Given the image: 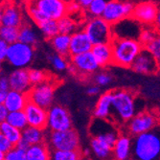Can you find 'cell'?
<instances>
[{
	"instance_id": "obj_1",
	"label": "cell",
	"mask_w": 160,
	"mask_h": 160,
	"mask_svg": "<svg viewBox=\"0 0 160 160\" xmlns=\"http://www.w3.org/2000/svg\"><path fill=\"white\" fill-rule=\"evenodd\" d=\"M132 156L135 160H160L159 128L133 138Z\"/></svg>"
},
{
	"instance_id": "obj_2",
	"label": "cell",
	"mask_w": 160,
	"mask_h": 160,
	"mask_svg": "<svg viewBox=\"0 0 160 160\" xmlns=\"http://www.w3.org/2000/svg\"><path fill=\"white\" fill-rule=\"evenodd\" d=\"M113 64L121 67H132L137 56L145 48L137 39L113 38L111 41Z\"/></svg>"
},
{
	"instance_id": "obj_3",
	"label": "cell",
	"mask_w": 160,
	"mask_h": 160,
	"mask_svg": "<svg viewBox=\"0 0 160 160\" xmlns=\"http://www.w3.org/2000/svg\"><path fill=\"white\" fill-rule=\"evenodd\" d=\"M136 115L134 94L130 90L118 89L113 92L111 122H129Z\"/></svg>"
},
{
	"instance_id": "obj_4",
	"label": "cell",
	"mask_w": 160,
	"mask_h": 160,
	"mask_svg": "<svg viewBox=\"0 0 160 160\" xmlns=\"http://www.w3.org/2000/svg\"><path fill=\"white\" fill-rule=\"evenodd\" d=\"M83 31L90 38L93 45L111 43L113 40L112 25L107 22L103 18H93L86 21Z\"/></svg>"
},
{
	"instance_id": "obj_5",
	"label": "cell",
	"mask_w": 160,
	"mask_h": 160,
	"mask_svg": "<svg viewBox=\"0 0 160 160\" xmlns=\"http://www.w3.org/2000/svg\"><path fill=\"white\" fill-rule=\"evenodd\" d=\"M34 47L18 41L9 46L6 61L17 69H26L34 58Z\"/></svg>"
},
{
	"instance_id": "obj_6",
	"label": "cell",
	"mask_w": 160,
	"mask_h": 160,
	"mask_svg": "<svg viewBox=\"0 0 160 160\" xmlns=\"http://www.w3.org/2000/svg\"><path fill=\"white\" fill-rule=\"evenodd\" d=\"M135 5L136 4L130 1H117V0L108 1L106 10L102 18L113 26L132 17Z\"/></svg>"
},
{
	"instance_id": "obj_7",
	"label": "cell",
	"mask_w": 160,
	"mask_h": 160,
	"mask_svg": "<svg viewBox=\"0 0 160 160\" xmlns=\"http://www.w3.org/2000/svg\"><path fill=\"white\" fill-rule=\"evenodd\" d=\"M49 144L54 151H80V139L75 129L64 132H52Z\"/></svg>"
},
{
	"instance_id": "obj_8",
	"label": "cell",
	"mask_w": 160,
	"mask_h": 160,
	"mask_svg": "<svg viewBox=\"0 0 160 160\" xmlns=\"http://www.w3.org/2000/svg\"><path fill=\"white\" fill-rule=\"evenodd\" d=\"M89 133L92 138L103 140L112 148L120 136L119 132L113 125V122L97 118H95L89 125Z\"/></svg>"
},
{
	"instance_id": "obj_9",
	"label": "cell",
	"mask_w": 160,
	"mask_h": 160,
	"mask_svg": "<svg viewBox=\"0 0 160 160\" xmlns=\"http://www.w3.org/2000/svg\"><path fill=\"white\" fill-rule=\"evenodd\" d=\"M55 93V85L49 81H45L32 87L27 95L29 102L48 110L53 104Z\"/></svg>"
},
{
	"instance_id": "obj_10",
	"label": "cell",
	"mask_w": 160,
	"mask_h": 160,
	"mask_svg": "<svg viewBox=\"0 0 160 160\" xmlns=\"http://www.w3.org/2000/svg\"><path fill=\"white\" fill-rule=\"evenodd\" d=\"M157 122L158 120L154 113L150 111L140 112L128 122V130L130 134L135 137L154 129Z\"/></svg>"
},
{
	"instance_id": "obj_11",
	"label": "cell",
	"mask_w": 160,
	"mask_h": 160,
	"mask_svg": "<svg viewBox=\"0 0 160 160\" xmlns=\"http://www.w3.org/2000/svg\"><path fill=\"white\" fill-rule=\"evenodd\" d=\"M47 127L52 132H64L72 128V120L69 111L61 105L52 106L48 109Z\"/></svg>"
},
{
	"instance_id": "obj_12",
	"label": "cell",
	"mask_w": 160,
	"mask_h": 160,
	"mask_svg": "<svg viewBox=\"0 0 160 160\" xmlns=\"http://www.w3.org/2000/svg\"><path fill=\"white\" fill-rule=\"evenodd\" d=\"M34 3L45 18L50 20L59 21L68 13L67 2L62 0H38Z\"/></svg>"
},
{
	"instance_id": "obj_13",
	"label": "cell",
	"mask_w": 160,
	"mask_h": 160,
	"mask_svg": "<svg viewBox=\"0 0 160 160\" xmlns=\"http://www.w3.org/2000/svg\"><path fill=\"white\" fill-rule=\"evenodd\" d=\"M143 28L138 21L132 18H128L112 26L113 38L139 40Z\"/></svg>"
},
{
	"instance_id": "obj_14",
	"label": "cell",
	"mask_w": 160,
	"mask_h": 160,
	"mask_svg": "<svg viewBox=\"0 0 160 160\" xmlns=\"http://www.w3.org/2000/svg\"><path fill=\"white\" fill-rule=\"evenodd\" d=\"M159 7L154 2L137 3L132 14V18L138 21L141 25L153 26Z\"/></svg>"
},
{
	"instance_id": "obj_15",
	"label": "cell",
	"mask_w": 160,
	"mask_h": 160,
	"mask_svg": "<svg viewBox=\"0 0 160 160\" xmlns=\"http://www.w3.org/2000/svg\"><path fill=\"white\" fill-rule=\"evenodd\" d=\"M70 64L75 68V74L82 76L94 73L100 67L91 52L70 57Z\"/></svg>"
},
{
	"instance_id": "obj_16",
	"label": "cell",
	"mask_w": 160,
	"mask_h": 160,
	"mask_svg": "<svg viewBox=\"0 0 160 160\" xmlns=\"http://www.w3.org/2000/svg\"><path fill=\"white\" fill-rule=\"evenodd\" d=\"M159 66L160 65L154 59V57L146 48H144L137 56L136 60L132 65V68L139 74L151 75L156 73Z\"/></svg>"
},
{
	"instance_id": "obj_17",
	"label": "cell",
	"mask_w": 160,
	"mask_h": 160,
	"mask_svg": "<svg viewBox=\"0 0 160 160\" xmlns=\"http://www.w3.org/2000/svg\"><path fill=\"white\" fill-rule=\"evenodd\" d=\"M24 112L26 114L28 126L43 129L47 127L48 122V110L42 108L32 102L27 104Z\"/></svg>"
},
{
	"instance_id": "obj_18",
	"label": "cell",
	"mask_w": 160,
	"mask_h": 160,
	"mask_svg": "<svg viewBox=\"0 0 160 160\" xmlns=\"http://www.w3.org/2000/svg\"><path fill=\"white\" fill-rule=\"evenodd\" d=\"M0 20L4 27L20 28L24 25L21 9L13 3L6 2V6L2 7Z\"/></svg>"
},
{
	"instance_id": "obj_19",
	"label": "cell",
	"mask_w": 160,
	"mask_h": 160,
	"mask_svg": "<svg viewBox=\"0 0 160 160\" xmlns=\"http://www.w3.org/2000/svg\"><path fill=\"white\" fill-rule=\"evenodd\" d=\"M11 90L28 94L32 89V83L29 77V70L16 69L8 76Z\"/></svg>"
},
{
	"instance_id": "obj_20",
	"label": "cell",
	"mask_w": 160,
	"mask_h": 160,
	"mask_svg": "<svg viewBox=\"0 0 160 160\" xmlns=\"http://www.w3.org/2000/svg\"><path fill=\"white\" fill-rule=\"evenodd\" d=\"M93 43L86 33L82 31H77L75 34L71 36L70 40V57L91 52L93 48Z\"/></svg>"
},
{
	"instance_id": "obj_21",
	"label": "cell",
	"mask_w": 160,
	"mask_h": 160,
	"mask_svg": "<svg viewBox=\"0 0 160 160\" xmlns=\"http://www.w3.org/2000/svg\"><path fill=\"white\" fill-rule=\"evenodd\" d=\"M112 101H113V92L107 91L103 93L95 106L93 114L97 119L109 120L111 121L112 116Z\"/></svg>"
},
{
	"instance_id": "obj_22",
	"label": "cell",
	"mask_w": 160,
	"mask_h": 160,
	"mask_svg": "<svg viewBox=\"0 0 160 160\" xmlns=\"http://www.w3.org/2000/svg\"><path fill=\"white\" fill-rule=\"evenodd\" d=\"M29 103L28 95L25 93L10 90L4 101L3 105L9 110V112L23 111Z\"/></svg>"
},
{
	"instance_id": "obj_23",
	"label": "cell",
	"mask_w": 160,
	"mask_h": 160,
	"mask_svg": "<svg viewBox=\"0 0 160 160\" xmlns=\"http://www.w3.org/2000/svg\"><path fill=\"white\" fill-rule=\"evenodd\" d=\"M130 154H132V140L128 135L120 134L113 147L114 160H127L130 158Z\"/></svg>"
},
{
	"instance_id": "obj_24",
	"label": "cell",
	"mask_w": 160,
	"mask_h": 160,
	"mask_svg": "<svg viewBox=\"0 0 160 160\" xmlns=\"http://www.w3.org/2000/svg\"><path fill=\"white\" fill-rule=\"evenodd\" d=\"M91 53L93 54L100 67H106L113 64V52L111 43L94 45Z\"/></svg>"
},
{
	"instance_id": "obj_25",
	"label": "cell",
	"mask_w": 160,
	"mask_h": 160,
	"mask_svg": "<svg viewBox=\"0 0 160 160\" xmlns=\"http://www.w3.org/2000/svg\"><path fill=\"white\" fill-rule=\"evenodd\" d=\"M70 40L71 36L59 34L50 39V44L58 55L62 57H70Z\"/></svg>"
},
{
	"instance_id": "obj_26",
	"label": "cell",
	"mask_w": 160,
	"mask_h": 160,
	"mask_svg": "<svg viewBox=\"0 0 160 160\" xmlns=\"http://www.w3.org/2000/svg\"><path fill=\"white\" fill-rule=\"evenodd\" d=\"M90 147L95 155L103 160H108L112 156L113 148L105 141L99 138H92L90 141Z\"/></svg>"
},
{
	"instance_id": "obj_27",
	"label": "cell",
	"mask_w": 160,
	"mask_h": 160,
	"mask_svg": "<svg viewBox=\"0 0 160 160\" xmlns=\"http://www.w3.org/2000/svg\"><path fill=\"white\" fill-rule=\"evenodd\" d=\"M27 160H51V153L44 143L31 146L27 151Z\"/></svg>"
},
{
	"instance_id": "obj_28",
	"label": "cell",
	"mask_w": 160,
	"mask_h": 160,
	"mask_svg": "<svg viewBox=\"0 0 160 160\" xmlns=\"http://www.w3.org/2000/svg\"><path fill=\"white\" fill-rule=\"evenodd\" d=\"M26 143H28L29 146H34V145L41 144L43 143V139H44V135H43L42 129L33 128V127H27L22 130V137Z\"/></svg>"
},
{
	"instance_id": "obj_29",
	"label": "cell",
	"mask_w": 160,
	"mask_h": 160,
	"mask_svg": "<svg viewBox=\"0 0 160 160\" xmlns=\"http://www.w3.org/2000/svg\"><path fill=\"white\" fill-rule=\"evenodd\" d=\"M0 132L10 142H12L14 146H17L18 143L21 140L22 132L14 127L11 126L7 122H2L0 124Z\"/></svg>"
},
{
	"instance_id": "obj_30",
	"label": "cell",
	"mask_w": 160,
	"mask_h": 160,
	"mask_svg": "<svg viewBox=\"0 0 160 160\" xmlns=\"http://www.w3.org/2000/svg\"><path fill=\"white\" fill-rule=\"evenodd\" d=\"M18 41L24 43V44H28L34 46L36 45L38 41V37L37 33L34 31V29L27 24H24L19 28V38Z\"/></svg>"
},
{
	"instance_id": "obj_31",
	"label": "cell",
	"mask_w": 160,
	"mask_h": 160,
	"mask_svg": "<svg viewBox=\"0 0 160 160\" xmlns=\"http://www.w3.org/2000/svg\"><path fill=\"white\" fill-rule=\"evenodd\" d=\"M5 122H7L8 124H10L11 126L14 127L16 128L21 130V132L28 127V121H27V117H26L24 110L10 112Z\"/></svg>"
},
{
	"instance_id": "obj_32",
	"label": "cell",
	"mask_w": 160,
	"mask_h": 160,
	"mask_svg": "<svg viewBox=\"0 0 160 160\" xmlns=\"http://www.w3.org/2000/svg\"><path fill=\"white\" fill-rule=\"evenodd\" d=\"M0 38H1V40L6 41L9 45L13 44V43L18 41L19 28L1 26V29H0Z\"/></svg>"
},
{
	"instance_id": "obj_33",
	"label": "cell",
	"mask_w": 160,
	"mask_h": 160,
	"mask_svg": "<svg viewBox=\"0 0 160 160\" xmlns=\"http://www.w3.org/2000/svg\"><path fill=\"white\" fill-rule=\"evenodd\" d=\"M38 27L40 29L41 33L49 40L60 34L59 24H58V21H56V20L48 19L45 22H43L42 24H40Z\"/></svg>"
},
{
	"instance_id": "obj_34",
	"label": "cell",
	"mask_w": 160,
	"mask_h": 160,
	"mask_svg": "<svg viewBox=\"0 0 160 160\" xmlns=\"http://www.w3.org/2000/svg\"><path fill=\"white\" fill-rule=\"evenodd\" d=\"M58 24H59V30H60V34L62 35H68V36H72L73 34H75L77 31V25L74 19H72L71 18H69L68 16L62 18V19H60L58 21Z\"/></svg>"
},
{
	"instance_id": "obj_35",
	"label": "cell",
	"mask_w": 160,
	"mask_h": 160,
	"mask_svg": "<svg viewBox=\"0 0 160 160\" xmlns=\"http://www.w3.org/2000/svg\"><path fill=\"white\" fill-rule=\"evenodd\" d=\"M107 4L108 1H106V0H92L88 9L86 10L87 13L90 16V18L103 17Z\"/></svg>"
},
{
	"instance_id": "obj_36",
	"label": "cell",
	"mask_w": 160,
	"mask_h": 160,
	"mask_svg": "<svg viewBox=\"0 0 160 160\" xmlns=\"http://www.w3.org/2000/svg\"><path fill=\"white\" fill-rule=\"evenodd\" d=\"M82 153L80 151H54L52 160H81Z\"/></svg>"
},
{
	"instance_id": "obj_37",
	"label": "cell",
	"mask_w": 160,
	"mask_h": 160,
	"mask_svg": "<svg viewBox=\"0 0 160 160\" xmlns=\"http://www.w3.org/2000/svg\"><path fill=\"white\" fill-rule=\"evenodd\" d=\"M157 35H158V32L155 30V28L153 26L144 27L141 32V35L139 37V41L144 47H146L156 38Z\"/></svg>"
},
{
	"instance_id": "obj_38",
	"label": "cell",
	"mask_w": 160,
	"mask_h": 160,
	"mask_svg": "<svg viewBox=\"0 0 160 160\" xmlns=\"http://www.w3.org/2000/svg\"><path fill=\"white\" fill-rule=\"evenodd\" d=\"M27 10H28V13L29 16H30V18L33 19V21L38 25L39 26L40 24H42L43 22H45L46 20H48L45 16L43 14L40 10L36 6V4L33 2H30L28 3V6H27Z\"/></svg>"
},
{
	"instance_id": "obj_39",
	"label": "cell",
	"mask_w": 160,
	"mask_h": 160,
	"mask_svg": "<svg viewBox=\"0 0 160 160\" xmlns=\"http://www.w3.org/2000/svg\"><path fill=\"white\" fill-rule=\"evenodd\" d=\"M48 60L57 71H63L65 69H68L69 67V63L66 61V58L61 55H49Z\"/></svg>"
},
{
	"instance_id": "obj_40",
	"label": "cell",
	"mask_w": 160,
	"mask_h": 160,
	"mask_svg": "<svg viewBox=\"0 0 160 160\" xmlns=\"http://www.w3.org/2000/svg\"><path fill=\"white\" fill-rule=\"evenodd\" d=\"M145 48L154 57V59L157 61V62L160 65V34L158 33L156 38Z\"/></svg>"
},
{
	"instance_id": "obj_41",
	"label": "cell",
	"mask_w": 160,
	"mask_h": 160,
	"mask_svg": "<svg viewBox=\"0 0 160 160\" xmlns=\"http://www.w3.org/2000/svg\"><path fill=\"white\" fill-rule=\"evenodd\" d=\"M29 77H30V81L33 86L38 85L43 82L47 81L46 80V74L41 70L38 69H31L29 70Z\"/></svg>"
},
{
	"instance_id": "obj_42",
	"label": "cell",
	"mask_w": 160,
	"mask_h": 160,
	"mask_svg": "<svg viewBox=\"0 0 160 160\" xmlns=\"http://www.w3.org/2000/svg\"><path fill=\"white\" fill-rule=\"evenodd\" d=\"M4 160H27L26 151L14 147L12 151L5 154Z\"/></svg>"
},
{
	"instance_id": "obj_43",
	"label": "cell",
	"mask_w": 160,
	"mask_h": 160,
	"mask_svg": "<svg viewBox=\"0 0 160 160\" xmlns=\"http://www.w3.org/2000/svg\"><path fill=\"white\" fill-rule=\"evenodd\" d=\"M11 90L9 79L6 76H1L0 79V103L3 104L7 97V94Z\"/></svg>"
},
{
	"instance_id": "obj_44",
	"label": "cell",
	"mask_w": 160,
	"mask_h": 160,
	"mask_svg": "<svg viewBox=\"0 0 160 160\" xmlns=\"http://www.w3.org/2000/svg\"><path fill=\"white\" fill-rule=\"evenodd\" d=\"M111 80H112L111 76L108 73H106V72L98 73L95 76V82H96V85L98 86H106L110 83Z\"/></svg>"
},
{
	"instance_id": "obj_45",
	"label": "cell",
	"mask_w": 160,
	"mask_h": 160,
	"mask_svg": "<svg viewBox=\"0 0 160 160\" xmlns=\"http://www.w3.org/2000/svg\"><path fill=\"white\" fill-rule=\"evenodd\" d=\"M14 147V145L10 142L4 135L0 134V152H3V153H7L10 151H12Z\"/></svg>"
},
{
	"instance_id": "obj_46",
	"label": "cell",
	"mask_w": 160,
	"mask_h": 160,
	"mask_svg": "<svg viewBox=\"0 0 160 160\" xmlns=\"http://www.w3.org/2000/svg\"><path fill=\"white\" fill-rule=\"evenodd\" d=\"M9 44L4 41V40H0V60L1 62L6 60V57H7V53L9 50Z\"/></svg>"
},
{
	"instance_id": "obj_47",
	"label": "cell",
	"mask_w": 160,
	"mask_h": 160,
	"mask_svg": "<svg viewBox=\"0 0 160 160\" xmlns=\"http://www.w3.org/2000/svg\"><path fill=\"white\" fill-rule=\"evenodd\" d=\"M9 113H10L9 110L6 108V107H5L3 104L0 105V121H1V123L6 121V119H7V117H8Z\"/></svg>"
},
{
	"instance_id": "obj_48",
	"label": "cell",
	"mask_w": 160,
	"mask_h": 160,
	"mask_svg": "<svg viewBox=\"0 0 160 160\" xmlns=\"http://www.w3.org/2000/svg\"><path fill=\"white\" fill-rule=\"evenodd\" d=\"M67 7H68V12H74L75 11H78L81 8L78 1L67 2Z\"/></svg>"
},
{
	"instance_id": "obj_49",
	"label": "cell",
	"mask_w": 160,
	"mask_h": 160,
	"mask_svg": "<svg viewBox=\"0 0 160 160\" xmlns=\"http://www.w3.org/2000/svg\"><path fill=\"white\" fill-rule=\"evenodd\" d=\"M100 93V86L98 85H91L87 88V94L90 96H95Z\"/></svg>"
},
{
	"instance_id": "obj_50",
	"label": "cell",
	"mask_w": 160,
	"mask_h": 160,
	"mask_svg": "<svg viewBox=\"0 0 160 160\" xmlns=\"http://www.w3.org/2000/svg\"><path fill=\"white\" fill-rule=\"evenodd\" d=\"M16 147L18 148V149H20V150H23V151H27L29 148H30V146L28 145V143H26L23 139H21V140L18 143V145H17Z\"/></svg>"
},
{
	"instance_id": "obj_51",
	"label": "cell",
	"mask_w": 160,
	"mask_h": 160,
	"mask_svg": "<svg viewBox=\"0 0 160 160\" xmlns=\"http://www.w3.org/2000/svg\"><path fill=\"white\" fill-rule=\"evenodd\" d=\"M91 1L92 0H80V1H78V2L80 4V7L86 11L87 9H88L89 5L91 4Z\"/></svg>"
},
{
	"instance_id": "obj_52",
	"label": "cell",
	"mask_w": 160,
	"mask_h": 160,
	"mask_svg": "<svg viewBox=\"0 0 160 160\" xmlns=\"http://www.w3.org/2000/svg\"><path fill=\"white\" fill-rule=\"evenodd\" d=\"M153 27L155 28V30L160 34V7H159V9H158L157 17H156V19H155V22H154Z\"/></svg>"
},
{
	"instance_id": "obj_53",
	"label": "cell",
	"mask_w": 160,
	"mask_h": 160,
	"mask_svg": "<svg viewBox=\"0 0 160 160\" xmlns=\"http://www.w3.org/2000/svg\"><path fill=\"white\" fill-rule=\"evenodd\" d=\"M88 153H89V151L87 150V149H85V150L83 151V152H82V154H85V155H88Z\"/></svg>"
},
{
	"instance_id": "obj_54",
	"label": "cell",
	"mask_w": 160,
	"mask_h": 160,
	"mask_svg": "<svg viewBox=\"0 0 160 160\" xmlns=\"http://www.w3.org/2000/svg\"><path fill=\"white\" fill-rule=\"evenodd\" d=\"M127 160H135L133 157H130V158H128V159H127Z\"/></svg>"
},
{
	"instance_id": "obj_55",
	"label": "cell",
	"mask_w": 160,
	"mask_h": 160,
	"mask_svg": "<svg viewBox=\"0 0 160 160\" xmlns=\"http://www.w3.org/2000/svg\"><path fill=\"white\" fill-rule=\"evenodd\" d=\"M81 160H88V159H87V158H82Z\"/></svg>"
}]
</instances>
